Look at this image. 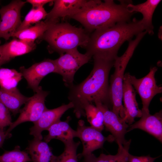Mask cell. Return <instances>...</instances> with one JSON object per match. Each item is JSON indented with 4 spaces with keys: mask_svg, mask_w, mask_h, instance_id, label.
I'll return each instance as SVG.
<instances>
[{
    "mask_svg": "<svg viewBox=\"0 0 162 162\" xmlns=\"http://www.w3.org/2000/svg\"><path fill=\"white\" fill-rule=\"evenodd\" d=\"M92 57L94 66L88 76L80 83L69 88L68 98L73 104L74 112L77 118L86 116L84 108L89 104L100 102L109 108L110 104L109 76L115 59L99 56Z\"/></svg>",
    "mask_w": 162,
    "mask_h": 162,
    "instance_id": "obj_1",
    "label": "cell"
},
{
    "mask_svg": "<svg viewBox=\"0 0 162 162\" xmlns=\"http://www.w3.org/2000/svg\"><path fill=\"white\" fill-rule=\"evenodd\" d=\"M145 31L147 32V29L141 20L135 18L132 21L119 22L112 26L95 30L90 34L85 48L86 53L92 57L97 56L115 59L124 43Z\"/></svg>",
    "mask_w": 162,
    "mask_h": 162,
    "instance_id": "obj_2",
    "label": "cell"
},
{
    "mask_svg": "<svg viewBox=\"0 0 162 162\" xmlns=\"http://www.w3.org/2000/svg\"><path fill=\"white\" fill-rule=\"evenodd\" d=\"M117 4L112 0H96L91 7L70 18L80 22L90 33L94 31L112 26L122 22L130 21L135 13L127 10L130 1H120Z\"/></svg>",
    "mask_w": 162,
    "mask_h": 162,
    "instance_id": "obj_3",
    "label": "cell"
},
{
    "mask_svg": "<svg viewBox=\"0 0 162 162\" xmlns=\"http://www.w3.org/2000/svg\"><path fill=\"white\" fill-rule=\"evenodd\" d=\"M90 34L84 28L67 22H58L52 25L39 39L47 42L50 52H56L60 55L79 46L85 48Z\"/></svg>",
    "mask_w": 162,
    "mask_h": 162,
    "instance_id": "obj_4",
    "label": "cell"
},
{
    "mask_svg": "<svg viewBox=\"0 0 162 162\" xmlns=\"http://www.w3.org/2000/svg\"><path fill=\"white\" fill-rule=\"evenodd\" d=\"M146 33V32H143L136 35L134 40L129 41L128 46L124 53L120 57L117 56L115 60L113 66L115 70L110 78L109 97L112 110L122 119L125 116L122 104L123 84L125 70L136 48Z\"/></svg>",
    "mask_w": 162,
    "mask_h": 162,
    "instance_id": "obj_5",
    "label": "cell"
},
{
    "mask_svg": "<svg viewBox=\"0 0 162 162\" xmlns=\"http://www.w3.org/2000/svg\"><path fill=\"white\" fill-rule=\"evenodd\" d=\"M54 60L65 85L70 88L74 84V75L82 65L88 63L92 57L86 53H80L77 48L70 50L60 55Z\"/></svg>",
    "mask_w": 162,
    "mask_h": 162,
    "instance_id": "obj_6",
    "label": "cell"
},
{
    "mask_svg": "<svg viewBox=\"0 0 162 162\" xmlns=\"http://www.w3.org/2000/svg\"><path fill=\"white\" fill-rule=\"evenodd\" d=\"M158 69L156 67L151 68L148 74L140 79L136 78L129 73V81L142 100V113H149V107L151 101L155 96L162 92V87L157 85L155 78Z\"/></svg>",
    "mask_w": 162,
    "mask_h": 162,
    "instance_id": "obj_7",
    "label": "cell"
},
{
    "mask_svg": "<svg viewBox=\"0 0 162 162\" xmlns=\"http://www.w3.org/2000/svg\"><path fill=\"white\" fill-rule=\"evenodd\" d=\"M49 94V92L43 90L41 86L33 96L29 97L24 104V107L20 109L18 118L12 122L6 131V133L10 134L13 129L22 123L27 122L33 123L38 120L47 109L45 106V100Z\"/></svg>",
    "mask_w": 162,
    "mask_h": 162,
    "instance_id": "obj_8",
    "label": "cell"
},
{
    "mask_svg": "<svg viewBox=\"0 0 162 162\" xmlns=\"http://www.w3.org/2000/svg\"><path fill=\"white\" fill-rule=\"evenodd\" d=\"M76 130L77 137L81 140L83 146L82 151L77 155L78 158L83 157L96 150L102 148L106 141L112 142L114 141L111 135L107 137L104 136L101 132L92 126H86L84 121L82 120L78 121Z\"/></svg>",
    "mask_w": 162,
    "mask_h": 162,
    "instance_id": "obj_9",
    "label": "cell"
},
{
    "mask_svg": "<svg viewBox=\"0 0 162 162\" xmlns=\"http://www.w3.org/2000/svg\"><path fill=\"white\" fill-rule=\"evenodd\" d=\"M26 2L13 1L0 9V38L7 40L16 32L22 22L21 10Z\"/></svg>",
    "mask_w": 162,
    "mask_h": 162,
    "instance_id": "obj_10",
    "label": "cell"
},
{
    "mask_svg": "<svg viewBox=\"0 0 162 162\" xmlns=\"http://www.w3.org/2000/svg\"><path fill=\"white\" fill-rule=\"evenodd\" d=\"M96 0H55L54 5L45 20L58 22L60 18L70 17L92 5Z\"/></svg>",
    "mask_w": 162,
    "mask_h": 162,
    "instance_id": "obj_11",
    "label": "cell"
},
{
    "mask_svg": "<svg viewBox=\"0 0 162 162\" xmlns=\"http://www.w3.org/2000/svg\"><path fill=\"white\" fill-rule=\"evenodd\" d=\"M19 70L27 82L28 87L32 89L35 93L41 87L39 84L45 76L51 73L58 74L55 60L50 59L35 63L28 68L21 67Z\"/></svg>",
    "mask_w": 162,
    "mask_h": 162,
    "instance_id": "obj_12",
    "label": "cell"
},
{
    "mask_svg": "<svg viewBox=\"0 0 162 162\" xmlns=\"http://www.w3.org/2000/svg\"><path fill=\"white\" fill-rule=\"evenodd\" d=\"M94 103L103 113L106 130L111 133L118 147L125 144L128 141L125 139V136L127 132L129 125L106 105L98 101Z\"/></svg>",
    "mask_w": 162,
    "mask_h": 162,
    "instance_id": "obj_13",
    "label": "cell"
},
{
    "mask_svg": "<svg viewBox=\"0 0 162 162\" xmlns=\"http://www.w3.org/2000/svg\"><path fill=\"white\" fill-rule=\"evenodd\" d=\"M73 104L70 102L67 104L52 109H47L42 113L39 119L33 122L34 125L30 128V135L34 138L42 140V132L47 130L53 124L60 120L65 112L68 110L73 108Z\"/></svg>",
    "mask_w": 162,
    "mask_h": 162,
    "instance_id": "obj_14",
    "label": "cell"
},
{
    "mask_svg": "<svg viewBox=\"0 0 162 162\" xmlns=\"http://www.w3.org/2000/svg\"><path fill=\"white\" fill-rule=\"evenodd\" d=\"M129 73L124 74L123 80L122 100L125 116L124 120L129 125L134 123L136 118H140L142 112L138 106L136 92L129 79Z\"/></svg>",
    "mask_w": 162,
    "mask_h": 162,
    "instance_id": "obj_15",
    "label": "cell"
},
{
    "mask_svg": "<svg viewBox=\"0 0 162 162\" xmlns=\"http://www.w3.org/2000/svg\"><path fill=\"white\" fill-rule=\"evenodd\" d=\"M139 120L129 125L127 132L136 129L143 130L162 142V111L153 115L142 113Z\"/></svg>",
    "mask_w": 162,
    "mask_h": 162,
    "instance_id": "obj_16",
    "label": "cell"
},
{
    "mask_svg": "<svg viewBox=\"0 0 162 162\" xmlns=\"http://www.w3.org/2000/svg\"><path fill=\"white\" fill-rule=\"evenodd\" d=\"M71 118L68 116L64 121L58 120L52 125L47 130L48 134L44 138V141L47 143L52 140H58L63 143L77 137L76 130L72 129L69 122Z\"/></svg>",
    "mask_w": 162,
    "mask_h": 162,
    "instance_id": "obj_17",
    "label": "cell"
},
{
    "mask_svg": "<svg viewBox=\"0 0 162 162\" xmlns=\"http://www.w3.org/2000/svg\"><path fill=\"white\" fill-rule=\"evenodd\" d=\"M47 143L34 138L29 141L26 149L32 162H57V156L53 154Z\"/></svg>",
    "mask_w": 162,
    "mask_h": 162,
    "instance_id": "obj_18",
    "label": "cell"
},
{
    "mask_svg": "<svg viewBox=\"0 0 162 162\" xmlns=\"http://www.w3.org/2000/svg\"><path fill=\"white\" fill-rule=\"evenodd\" d=\"M160 0H147L144 2L137 5L132 3L128 4L127 7L128 11L130 13L136 12L141 13L143 18L142 22L147 29V33L150 35L154 34V27L152 24L153 14Z\"/></svg>",
    "mask_w": 162,
    "mask_h": 162,
    "instance_id": "obj_19",
    "label": "cell"
},
{
    "mask_svg": "<svg viewBox=\"0 0 162 162\" xmlns=\"http://www.w3.org/2000/svg\"><path fill=\"white\" fill-rule=\"evenodd\" d=\"M2 46L4 56L8 62L15 57L32 51L36 46L34 42L16 39Z\"/></svg>",
    "mask_w": 162,
    "mask_h": 162,
    "instance_id": "obj_20",
    "label": "cell"
},
{
    "mask_svg": "<svg viewBox=\"0 0 162 162\" xmlns=\"http://www.w3.org/2000/svg\"><path fill=\"white\" fill-rule=\"evenodd\" d=\"M29 98L22 94L18 88L7 91L0 88V101L14 116L19 112L20 107Z\"/></svg>",
    "mask_w": 162,
    "mask_h": 162,
    "instance_id": "obj_21",
    "label": "cell"
},
{
    "mask_svg": "<svg viewBox=\"0 0 162 162\" xmlns=\"http://www.w3.org/2000/svg\"><path fill=\"white\" fill-rule=\"evenodd\" d=\"M57 22L46 20L40 21L33 26L16 32L12 37L20 40L34 42L36 39H39L52 25Z\"/></svg>",
    "mask_w": 162,
    "mask_h": 162,
    "instance_id": "obj_22",
    "label": "cell"
},
{
    "mask_svg": "<svg viewBox=\"0 0 162 162\" xmlns=\"http://www.w3.org/2000/svg\"><path fill=\"white\" fill-rule=\"evenodd\" d=\"M22 77V74L15 69L0 68V88L7 91L16 89Z\"/></svg>",
    "mask_w": 162,
    "mask_h": 162,
    "instance_id": "obj_23",
    "label": "cell"
},
{
    "mask_svg": "<svg viewBox=\"0 0 162 162\" xmlns=\"http://www.w3.org/2000/svg\"><path fill=\"white\" fill-rule=\"evenodd\" d=\"M84 111L91 126L101 132L104 127V116L102 111L95 105L90 104L85 106Z\"/></svg>",
    "mask_w": 162,
    "mask_h": 162,
    "instance_id": "obj_24",
    "label": "cell"
},
{
    "mask_svg": "<svg viewBox=\"0 0 162 162\" xmlns=\"http://www.w3.org/2000/svg\"><path fill=\"white\" fill-rule=\"evenodd\" d=\"M64 144V152L57 156V162H78L77 150L80 142H76L72 140Z\"/></svg>",
    "mask_w": 162,
    "mask_h": 162,
    "instance_id": "obj_25",
    "label": "cell"
},
{
    "mask_svg": "<svg viewBox=\"0 0 162 162\" xmlns=\"http://www.w3.org/2000/svg\"><path fill=\"white\" fill-rule=\"evenodd\" d=\"M32 161L28 152L20 150L16 146L11 151H5L0 155V162H28Z\"/></svg>",
    "mask_w": 162,
    "mask_h": 162,
    "instance_id": "obj_26",
    "label": "cell"
},
{
    "mask_svg": "<svg viewBox=\"0 0 162 162\" xmlns=\"http://www.w3.org/2000/svg\"><path fill=\"white\" fill-rule=\"evenodd\" d=\"M35 12V8H32L26 15L16 32L26 29L30 27L32 24H36L38 22Z\"/></svg>",
    "mask_w": 162,
    "mask_h": 162,
    "instance_id": "obj_27",
    "label": "cell"
},
{
    "mask_svg": "<svg viewBox=\"0 0 162 162\" xmlns=\"http://www.w3.org/2000/svg\"><path fill=\"white\" fill-rule=\"evenodd\" d=\"M12 123L10 111L0 101V129H3Z\"/></svg>",
    "mask_w": 162,
    "mask_h": 162,
    "instance_id": "obj_28",
    "label": "cell"
},
{
    "mask_svg": "<svg viewBox=\"0 0 162 162\" xmlns=\"http://www.w3.org/2000/svg\"><path fill=\"white\" fill-rule=\"evenodd\" d=\"M83 157L82 162H114L116 155H107L101 153L98 157H97L92 153Z\"/></svg>",
    "mask_w": 162,
    "mask_h": 162,
    "instance_id": "obj_29",
    "label": "cell"
},
{
    "mask_svg": "<svg viewBox=\"0 0 162 162\" xmlns=\"http://www.w3.org/2000/svg\"><path fill=\"white\" fill-rule=\"evenodd\" d=\"M131 142V140L130 139L123 146L118 147L114 162H128V155Z\"/></svg>",
    "mask_w": 162,
    "mask_h": 162,
    "instance_id": "obj_30",
    "label": "cell"
},
{
    "mask_svg": "<svg viewBox=\"0 0 162 162\" xmlns=\"http://www.w3.org/2000/svg\"><path fill=\"white\" fill-rule=\"evenodd\" d=\"M160 156L152 157L149 154L146 156H135L129 153L128 157V162H154Z\"/></svg>",
    "mask_w": 162,
    "mask_h": 162,
    "instance_id": "obj_31",
    "label": "cell"
},
{
    "mask_svg": "<svg viewBox=\"0 0 162 162\" xmlns=\"http://www.w3.org/2000/svg\"><path fill=\"white\" fill-rule=\"evenodd\" d=\"M54 0H27L26 2L31 4L33 8H37L40 7H43V6L50 2H53Z\"/></svg>",
    "mask_w": 162,
    "mask_h": 162,
    "instance_id": "obj_32",
    "label": "cell"
},
{
    "mask_svg": "<svg viewBox=\"0 0 162 162\" xmlns=\"http://www.w3.org/2000/svg\"><path fill=\"white\" fill-rule=\"evenodd\" d=\"M10 134H8L3 129H0V148L2 146L6 139L9 136Z\"/></svg>",
    "mask_w": 162,
    "mask_h": 162,
    "instance_id": "obj_33",
    "label": "cell"
},
{
    "mask_svg": "<svg viewBox=\"0 0 162 162\" xmlns=\"http://www.w3.org/2000/svg\"><path fill=\"white\" fill-rule=\"evenodd\" d=\"M4 56L2 45L0 46V66L8 62Z\"/></svg>",
    "mask_w": 162,
    "mask_h": 162,
    "instance_id": "obj_34",
    "label": "cell"
},
{
    "mask_svg": "<svg viewBox=\"0 0 162 162\" xmlns=\"http://www.w3.org/2000/svg\"><path fill=\"white\" fill-rule=\"evenodd\" d=\"M161 33H162V28H160V29L159 31V32L158 33V37L161 40V38H161L162 36H161Z\"/></svg>",
    "mask_w": 162,
    "mask_h": 162,
    "instance_id": "obj_35",
    "label": "cell"
}]
</instances>
